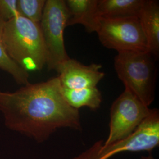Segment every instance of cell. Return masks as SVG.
Listing matches in <instances>:
<instances>
[{
  "label": "cell",
  "instance_id": "1",
  "mask_svg": "<svg viewBox=\"0 0 159 159\" xmlns=\"http://www.w3.org/2000/svg\"><path fill=\"white\" fill-rule=\"evenodd\" d=\"M0 110L9 129L38 142L45 140L58 129L82 130L79 110L63 98L58 77L29 83L14 92L0 91Z\"/></svg>",
  "mask_w": 159,
  "mask_h": 159
},
{
  "label": "cell",
  "instance_id": "2",
  "mask_svg": "<svg viewBox=\"0 0 159 159\" xmlns=\"http://www.w3.org/2000/svg\"><path fill=\"white\" fill-rule=\"evenodd\" d=\"M2 42L8 56L27 72L41 70L47 64L40 24L21 16L13 18L5 23Z\"/></svg>",
  "mask_w": 159,
  "mask_h": 159
},
{
  "label": "cell",
  "instance_id": "3",
  "mask_svg": "<svg viewBox=\"0 0 159 159\" xmlns=\"http://www.w3.org/2000/svg\"><path fill=\"white\" fill-rule=\"evenodd\" d=\"M156 60L148 51L119 52L114 58L115 70L125 89L147 107L154 99Z\"/></svg>",
  "mask_w": 159,
  "mask_h": 159
},
{
  "label": "cell",
  "instance_id": "4",
  "mask_svg": "<svg viewBox=\"0 0 159 159\" xmlns=\"http://www.w3.org/2000/svg\"><path fill=\"white\" fill-rule=\"evenodd\" d=\"M102 140L72 159H108L123 152H151L159 146V113L156 108L151 113L129 136L105 145Z\"/></svg>",
  "mask_w": 159,
  "mask_h": 159
},
{
  "label": "cell",
  "instance_id": "5",
  "mask_svg": "<svg viewBox=\"0 0 159 159\" xmlns=\"http://www.w3.org/2000/svg\"><path fill=\"white\" fill-rule=\"evenodd\" d=\"M68 19L65 1H46L40 26L47 54L46 65L49 70H56L60 64L70 58L64 41Z\"/></svg>",
  "mask_w": 159,
  "mask_h": 159
},
{
  "label": "cell",
  "instance_id": "6",
  "mask_svg": "<svg viewBox=\"0 0 159 159\" xmlns=\"http://www.w3.org/2000/svg\"><path fill=\"white\" fill-rule=\"evenodd\" d=\"M96 33L102 46L108 49L118 52L148 51L147 39L137 17L100 18Z\"/></svg>",
  "mask_w": 159,
  "mask_h": 159
},
{
  "label": "cell",
  "instance_id": "7",
  "mask_svg": "<svg viewBox=\"0 0 159 159\" xmlns=\"http://www.w3.org/2000/svg\"><path fill=\"white\" fill-rule=\"evenodd\" d=\"M150 109L133 93L125 89L110 110V131L104 143L110 144L129 136L150 114Z\"/></svg>",
  "mask_w": 159,
  "mask_h": 159
},
{
  "label": "cell",
  "instance_id": "8",
  "mask_svg": "<svg viewBox=\"0 0 159 159\" xmlns=\"http://www.w3.org/2000/svg\"><path fill=\"white\" fill-rule=\"evenodd\" d=\"M102 66L98 64L84 65L70 58L60 64L56 71L61 86L68 89H81L96 87L103 79L105 73L100 70Z\"/></svg>",
  "mask_w": 159,
  "mask_h": 159
},
{
  "label": "cell",
  "instance_id": "9",
  "mask_svg": "<svg viewBox=\"0 0 159 159\" xmlns=\"http://www.w3.org/2000/svg\"><path fill=\"white\" fill-rule=\"evenodd\" d=\"M68 13L67 26L81 24L89 33L96 32L100 18L97 15L98 0L65 1Z\"/></svg>",
  "mask_w": 159,
  "mask_h": 159
},
{
  "label": "cell",
  "instance_id": "10",
  "mask_svg": "<svg viewBox=\"0 0 159 159\" xmlns=\"http://www.w3.org/2000/svg\"><path fill=\"white\" fill-rule=\"evenodd\" d=\"M139 18L147 39L148 51L157 59L159 54V1L145 0Z\"/></svg>",
  "mask_w": 159,
  "mask_h": 159
},
{
  "label": "cell",
  "instance_id": "11",
  "mask_svg": "<svg viewBox=\"0 0 159 159\" xmlns=\"http://www.w3.org/2000/svg\"><path fill=\"white\" fill-rule=\"evenodd\" d=\"M145 0H98L99 18H139Z\"/></svg>",
  "mask_w": 159,
  "mask_h": 159
},
{
  "label": "cell",
  "instance_id": "12",
  "mask_svg": "<svg viewBox=\"0 0 159 159\" xmlns=\"http://www.w3.org/2000/svg\"><path fill=\"white\" fill-rule=\"evenodd\" d=\"M61 93L68 105L77 110L87 107L96 110L100 107L102 102L101 92L97 87L68 89L61 86Z\"/></svg>",
  "mask_w": 159,
  "mask_h": 159
},
{
  "label": "cell",
  "instance_id": "13",
  "mask_svg": "<svg viewBox=\"0 0 159 159\" xmlns=\"http://www.w3.org/2000/svg\"><path fill=\"white\" fill-rule=\"evenodd\" d=\"M6 21L0 17V69L11 74L18 84L25 85L29 83V73L10 58L6 52L2 42L3 30Z\"/></svg>",
  "mask_w": 159,
  "mask_h": 159
},
{
  "label": "cell",
  "instance_id": "14",
  "mask_svg": "<svg viewBox=\"0 0 159 159\" xmlns=\"http://www.w3.org/2000/svg\"><path fill=\"white\" fill-rule=\"evenodd\" d=\"M46 2L45 0H17V10L20 16L40 24Z\"/></svg>",
  "mask_w": 159,
  "mask_h": 159
},
{
  "label": "cell",
  "instance_id": "15",
  "mask_svg": "<svg viewBox=\"0 0 159 159\" xmlns=\"http://www.w3.org/2000/svg\"><path fill=\"white\" fill-rule=\"evenodd\" d=\"M18 16L17 0H0V17L5 21Z\"/></svg>",
  "mask_w": 159,
  "mask_h": 159
},
{
  "label": "cell",
  "instance_id": "16",
  "mask_svg": "<svg viewBox=\"0 0 159 159\" xmlns=\"http://www.w3.org/2000/svg\"><path fill=\"white\" fill-rule=\"evenodd\" d=\"M154 159L153 158V157L150 154H149V156H143L141 157V159Z\"/></svg>",
  "mask_w": 159,
  "mask_h": 159
}]
</instances>
